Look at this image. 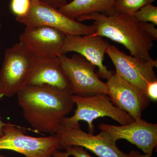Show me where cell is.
Segmentation results:
<instances>
[{
  "label": "cell",
  "instance_id": "6da1fadb",
  "mask_svg": "<svg viewBox=\"0 0 157 157\" xmlns=\"http://www.w3.org/2000/svg\"><path fill=\"white\" fill-rule=\"evenodd\" d=\"M17 94L25 119L36 132L56 134L75 105L71 93L49 86H28Z\"/></svg>",
  "mask_w": 157,
  "mask_h": 157
},
{
  "label": "cell",
  "instance_id": "7a4b0ae2",
  "mask_svg": "<svg viewBox=\"0 0 157 157\" xmlns=\"http://www.w3.org/2000/svg\"><path fill=\"white\" fill-rule=\"evenodd\" d=\"M94 21V35L106 37L121 44L131 55L147 60H153L150 51L153 40L147 33L144 23L140 22L133 15L121 14L113 9L107 14L94 13L83 16L77 21Z\"/></svg>",
  "mask_w": 157,
  "mask_h": 157
},
{
  "label": "cell",
  "instance_id": "3957f363",
  "mask_svg": "<svg viewBox=\"0 0 157 157\" xmlns=\"http://www.w3.org/2000/svg\"><path fill=\"white\" fill-rule=\"evenodd\" d=\"M72 100L76 109L70 117H66L61 125L72 128H80V121L88 124L89 133L94 134V125L93 122L99 117H108L121 125L132 123L135 120L129 114L113 105L106 94H97L87 96L72 95Z\"/></svg>",
  "mask_w": 157,
  "mask_h": 157
},
{
  "label": "cell",
  "instance_id": "277c9868",
  "mask_svg": "<svg viewBox=\"0 0 157 157\" xmlns=\"http://www.w3.org/2000/svg\"><path fill=\"white\" fill-rule=\"evenodd\" d=\"M63 71L67 78L72 95L107 94L106 83L100 80L95 72L96 66L79 54L69 57L65 54L58 57Z\"/></svg>",
  "mask_w": 157,
  "mask_h": 157
},
{
  "label": "cell",
  "instance_id": "5b68a950",
  "mask_svg": "<svg viewBox=\"0 0 157 157\" xmlns=\"http://www.w3.org/2000/svg\"><path fill=\"white\" fill-rule=\"evenodd\" d=\"M34 56L20 43L5 51L0 70V97H12L25 87Z\"/></svg>",
  "mask_w": 157,
  "mask_h": 157
},
{
  "label": "cell",
  "instance_id": "8992f818",
  "mask_svg": "<svg viewBox=\"0 0 157 157\" xmlns=\"http://www.w3.org/2000/svg\"><path fill=\"white\" fill-rule=\"evenodd\" d=\"M24 128L7 123L3 128L4 135L0 137V150L19 153L25 157H52L59 150L56 134L44 137H34L24 134Z\"/></svg>",
  "mask_w": 157,
  "mask_h": 157
},
{
  "label": "cell",
  "instance_id": "52a82bcc",
  "mask_svg": "<svg viewBox=\"0 0 157 157\" xmlns=\"http://www.w3.org/2000/svg\"><path fill=\"white\" fill-rule=\"evenodd\" d=\"M16 20L25 25L46 26L57 29L66 35L86 36L94 33V25H86L67 17L59 11L39 0H31L28 13Z\"/></svg>",
  "mask_w": 157,
  "mask_h": 157
},
{
  "label": "cell",
  "instance_id": "ba28073f",
  "mask_svg": "<svg viewBox=\"0 0 157 157\" xmlns=\"http://www.w3.org/2000/svg\"><path fill=\"white\" fill-rule=\"evenodd\" d=\"M56 134L58 137L60 150L71 146H79L99 157H127V154L118 148L110 135L102 130L98 135H94L80 128L61 125Z\"/></svg>",
  "mask_w": 157,
  "mask_h": 157
},
{
  "label": "cell",
  "instance_id": "9c48e42d",
  "mask_svg": "<svg viewBox=\"0 0 157 157\" xmlns=\"http://www.w3.org/2000/svg\"><path fill=\"white\" fill-rule=\"evenodd\" d=\"M107 54L115 66V74L146 93L149 82L157 80L154 68L156 60H147L128 55L115 46L109 45Z\"/></svg>",
  "mask_w": 157,
  "mask_h": 157
},
{
  "label": "cell",
  "instance_id": "30bf717a",
  "mask_svg": "<svg viewBox=\"0 0 157 157\" xmlns=\"http://www.w3.org/2000/svg\"><path fill=\"white\" fill-rule=\"evenodd\" d=\"M66 36L46 26H25L20 35L19 43L34 57H59L63 54Z\"/></svg>",
  "mask_w": 157,
  "mask_h": 157
},
{
  "label": "cell",
  "instance_id": "8fae6325",
  "mask_svg": "<svg viewBox=\"0 0 157 157\" xmlns=\"http://www.w3.org/2000/svg\"><path fill=\"white\" fill-rule=\"evenodd\" d=\"M107 80V95L113 105L135 120L141 119L149 104L146 94L115 73Z\"/></svg>",
  "mask_w": 157,
  "mask_h": 157
},
{
  "label": "cell",
  "instance_id": "7c38bea8",
  "mask_svg": "<svg viewBox=\"0 0 157 157\" xmlns=\"http://www.w3.org/2000/svg\"><path fill=\"white\" fill-rule=\"evenodd\" d=\"M109 45L104 37L94 34L67 35L63 54L75 52L80 55L98 67L97 73L99 78L107 80L114 74L104 64V56Z\"/></svg>",
  "mask_w": 157,
  "mask_h": 157
},
{
  "label": "cell",
  "instance_id": "4fadbf2b",
  "mask_svg": "<svg viewBox=\"0 0 157 157\" xmlns=\"http://www.w3.org/2000/svg\"><path fill=\"white\" fill-rule=\"evenodd\" d=\"M99 128L107 132L116 142L121 139L128 140L151 156L157 145V124L141 118L124 125L102 123L99 125Z\"/></svg>",
  "mask_w": 157,
  "mask_h": 157
},
{
  "label": "cell",
  "instance_id": "5bb4252c",
  "mask_svg": "<svg viewBox=\"0 0 157 157\" xmlns=\"http://www.w3.org/2000/svg\"><path fill=\"white\" fill-rule=\"evenodd\" d=\"M42 85L49 86L71 93L70 83L58 57H34L25 86Z\"/></svg>",
  "mask_w": 157,
  "mask_h": 157
},
{
  "label": "cell",
  "instance_id": "9a60e30c",
  "mask_svg": "<svg viewBox=\"0 0 157 157\" xmlns=\"http://www.w3.org/2000/svg\"><path fill=\"white\" fill-rule=\"evenodd\" d=\"M116 0H73L59 8L62 14L77 20L83 16L94 14H107L113 10Z\"/></svg>",
  "mask_w": 157,
  "mask_h": 157
},
{
  "label": "cell",
  "instance_id": "2e32d148",
  "mask_svg": "<svg viewBox=\"0 0 157 157\" xmlns=\"http://www.w3.org/2000/svg\"><path fill=\"white\" fill-rule=\"evenodd\" d=\"M156 0H116L113 9L119 13L133 15L140 8Z\"/></svg>",
  "mask_w": 157,
  "mask_h": 157
},
{
  "label": "cell",
  "instance_id": "e0dca14e",
  "mask_svg": "<svg viewBox=\"0 0 157 157\" xmlns=\"http://www.w3.org/2000/svg\"><path fill=\"white\" fill-rule=\"evenodd\" d=\"M140 22L151 23L157 25V7L152 4L145 5L133 14Z\"/></svg>",
  "mask_w": 157,
  "mask_h": 157
},
{
  "label": "cell",
  "instance_id": "ac0fdd59",
  "mask_svg": "<svg viewBox=\"0 0 157 157\" xmlns=\"http://www.w3.org/2000/svg\"><path fill=\"white\" fill-rule=\"evenodd\" d=\"M31 7V0H11L10 9L16 17H23L28 13Z\"/></svg>",
  "mask_w": 157,
  "mask_h": 157
},
{
  "label": "cell",
  "instance_id": "d6986e66",
  "mask_svg": "<svg viewBox=\"0 0 157 157\" xmlns=\"http://www.w3.org/2000/svg\"><path fill=\"white\" fill-rule=\"evenodd\" d=\"M67 154L70 156L76 157H93L89 154L87 150L79 146H73L67 147L65 149Z\"/></svg>",
  "mask_w": 157,
  "mask_h": 157
},
{
  "label": "cell",
  "instance_id": "ffe728a7",
  "mask_svg": "<svg viewBox=\"0 0 157 157\" xmlns=\"http://www.w3.org/2000/svg\"><path fill=\"white\" fill-rule=\"evenodd\" d=\"M147 95L153 101L157 100V80L149 82L146 88Z\"/></svg>",
  "mask_w": 157,
  "mask_h": 157
},
{
  "label": "cell",
  "instance_id": "44dd1931",
  "mask_svg": "<svg viewBox=\"0 0 157 157\" xmlns=\"http://www.w3.org/2000/svg\"><path fill=\"white\" fill-rule=\"evenodd\" d=\"M55 9H58L67 4V0H39Z\"/></svg>",
  "mask_w": 157,
  "mask_h": 157
},
{
  "label": "cell",
  "instance_id": "7402d4cb",
  "mask_svg": "<svg viewBox=\"0 0 157 157\" xmlns=\"http://www.w3.org/2000/svg\"><path fill=\"white\" fill-rule=\"evenodd\" d=\"M127 157H151V156L147 154L144 153V154H142L140 152L133 150L129 152L128 154H127Z\"/></svg>",
  "mask_w": 157,
  "mask_h": 157
},
{
  "label": "cell",
  "instance_id": "603a6c76",
  "mask_svg": "<svg viewBox=\"0 0 157 157\" xmlns=\"http://www.w3.org/2000/svg\"><path fill=\"white\" fill-rule=\"evenodd\" d=\"M66 151H62L60 150H57L53 153L52 157H69ZM73 157H76L73 156Z\"/></svg>",
  "mask_w": 157,
  "mask_h": 157
},
{
  "label": "cell",
  "instance_id": "cb8c5ba5",
  "mask_svg": "<svg viewBox=\"0 0 157 157\" xmlns=\"http://www.w3.org/2000/svg\"><path fill=\"white\" fill-rule=\"evenodd\" d=\"M2 98L0 97V101L2 99ZM7 123H5L4 122L2 121L1 119V117L0 116V137H2L4 135V133L3 132V128L5 125L7 124Z\"/></svg>",
  "mask_w": 157,
  "mask_h": 157
},
{
  "label": "cell",
  "instance_id": "d4e9b609",
  "mask_svg": "<svg viewBox=\"0 0 157 157\" xmlns=\"http://www.w3.org/2000/svg\"><path fill=\"white\" fill-rule=\"evenodd\" d=\"M2 28V23H1V21H0V30H1V29Z\"/></svg>",
  "mask_w": 157,
  "mask_h": 157
},
{
  "label": "cell",
  "instance_id": "484cf974",
  "mask_svg": "<svg viewBox=\"0 0 157 157\" xmlns=\"http://www.w3.org/2000/svg\"><path fill=\"white\" fill-rule=\"evenodd\" d=\"M0 157H6L2 155H0Z\"/></svg>",
  "mask_w": 157,
  "mask_h": 157
}]
</instances>
